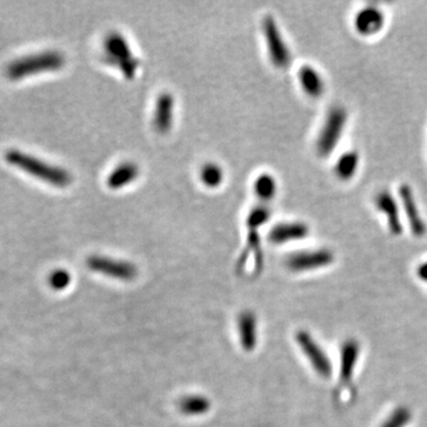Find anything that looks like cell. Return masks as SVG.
Returning a JSON list of instances; mask_svg holds the SVG:
<instances>
[{
  "mask_svg": "<svg viewBox=\"0 0 427 427\" xmlns=\"http://www.w3.org/2000/svg\"><path fill=\"white\" fill-rule=\"evenodd\" d=\"M310 233L307 223L300 221H289L273 226L268 232V241L273 245H284L289 242L300 241Z\"/></svg>",
  "mask_w": 427,
  "mask_h": 427,
  "instance_id": "cell-11",
  "label": "cell"
},
{
  "mask_svg": "<svg viewBox=\"0 0 427 427\" xmlns=\"http://www.w3.org/2000/svg\"><path fill=\"white\" fill-rule=\"evenodd\" d=\"M176 117V100L168 91H163L155 99L152 125L160 134H166L173 130Z\"/></svg>",
  "mask_w": 427,
  "mask_h": 427,
  "instance_id": "cell-10",
  "label": "cell"
},
{
  "mask_svg": "<svg viewBox=\"0 0 427 427\" xmlns=\"http://www.w3.org/2000/svg\"><path fill=\"white\" fill-rule=\"evenodd\" d=\"M106 63L119 70L126 80H134L142 68V61L135 54L130 41L119 31L109 32L104 39Z\"/></svg>",
  "mask_w": 427,
  "mask_h": 427,
  "instance_id": "cell-3",
  "label": "cell"
},
{
  "mask_svg": "<svg viewBox=\"0 0 427 427\" xmlns=\"http://www.w3.org/2000/svg\"><path fill=\"white\" fill-rule=\"evenodd\" d=\"M271 209L266 204L252 208L246 217V245L237 260V271L241 274H258L263 270V248L260 230L271 219Z\"/></svg>",
  "mask_w": 427,
  "mask_h": 427,
  "instance_id": "cell-1",
  "label": "cell"
},
{
  "mask_svg": "<svg viewBox=\"0 0 427 427\" xmlns=\"http://www.w3.org/2000/svg\"><path fill=\"white\" fill-rule=\"evenodd\" d=\"M399 194H400L404 212H405L406 217H407V221L410 222L412 233L415 234V237H421L426 232V227H425L423 217H421L420 212H419V208L417 206V202H415L413 191H412L410 186L404 184L399 190Z\"/></svg>",
  "mask_w": 427,
  "mask_h": 427,
  "instance_id": "cell-12",
  "label": "cell"
},
{
  "mask_svg": "<svg viewBox=\"0 0 427 427\" xmlns=\"http://www.w3.org/2000/svg\"><path fill=\"white\" fill-rule=\"evenodd\" d=\"M360 347L355 340H347L341 347V367L340 376L343 384H348L353 379L355 367L358 363Z\"/></svg>",
  "mask_w": 427,
  "mask_h": 427,
  "instance_id": "cell-18",
  "label": "cell"
},
{
  "mask_svg": "<svg viewBox=\"0 0 427 427\" xmlns=\"http://www.w3.org/2000/svg\"><path fill=\"white\" fill-rule=\"evenodd\" d=\"M296 340L299 348L302 349L303 354L307 356L316 373L322 377H329L331 375V363L328 355L324 353V350L317 344V342L310 336V333L300 330L297 332Z\"/></svg>",
  "mask_w": 427,
  "mask_h": 427,
  "instance_id": "cell-9",
  "label": "cell"
},
{
  "mask_svg": "<svg viewBox=\"0 0 427 427\" xmlns=\"http://www.w3.org/2000/svg\"><path fill=\"white\" fill-rule=\"evenodd\" d=\"M70 281H72V276H70V273L68 271L57 270L55 272L52 273L49 283L54 289H63L68 287Z\"/></svg>",
  "mask_w": 427,
  "mask_h": 427,
  "instance_id": "cell-24",
  "label": "cell"
},
{
  "mask_svg": "<svg viewBox=\"0 0 427 427\" xmlns=\"http://www.w3.org/2000/svg\"><path fill=\"white\" fill-rule=\"evenodd\" d=\"M384 24V13L375 8L361 10L355 18V28L360 35L373 36L382 29Z\"/></svg>",
  "mask_w": 427,
  "mask_h": 427,
  "instance_id": "cell-15",
  "label": "cell"
},
{
  "mask_svg": "<svg viewBox=\"0 0 427 427\" xmlns=\"http://www.w3.org/2000/svg\"><path fill=\"white\" fill-rule=\"evenodd\" d=\"M375 204L380 212H384L387 217L389 230L394 235L402 233V219L397 208V203L393 195L388 191H381L375 197Z\"/></svg>",
  "mask_w": 427,
  "mask_h": 427,
  "instance_id": "cell-14",
  "label": "cell"
},
{
  "mask_svg": "<svg viewBox=\"0 0 427 427\" xmlns=\"http://www.w3.org/2000/svg\"><path fill=\"white\" fill-rule=\"evenodd\" d=\"M140 176V168L137 163L125 160L120 164L113 168L108 175L107 186L112 190L125 189L127 186H132L134 182Z\"/></svg>",
  "mask_w": 427,
  "mask_h": 427,
  "instance_id": "cell-13",
  "label": "cell"
},
{
  "mask_svg": "<svg viewBox=\"0 0 427 427\" xmlns=\"http://www.w3.org/2000/svg\"><path fill=\"white\" fill-rule=\"evenodd\" d=\"M298 80L303 91L310 98L318 99L325 91V83L320 72L315 67L304 65L298 70Z\"/></svg>",
  "mask_w": 427,
  "mask_h": 427,
  "instance_id": "cell-16",
  "label": "cell"
},
{
  "mask_svg": "<svg viewBox=\"0 0 427 427\" xmlns=\"http://www.w3.org/2000/svg\"><path fill=\"white\" fill-rule=\"evenodd\" d=\"M199 179L208 189H217L225 182V170L217 163H206L199 171Z\"/></svg>",
  "mask_w": 427,
  "mask_h": 427,
  "instance_id": "cell-21",
  "label": "cell"
},
{
  "mask_svg": "<svg viewBox=\"0 0 427 427\" xmlns=\"http://www.w3.org/2000/svg\"><path fill=\"white\" fill-rule=\"evenodd\" d=\"M410 418H412L410 410L407 407L400 406L393 410L381 427H406V425L410 423Z\"/></svg>",
  "mask_w": 427,
  "mask_h": 427,
  "instance_id": "cell-23",
  "label": "cell"
},
{
  "mask_svg": "<svg viewBox=\"0 0 427 427\" xmlns=\"http://www.w3.org/2000/svg\"><path fill=\"white\" fill-rule=\"evenodd\" d=\"M5 160L9 164L21 168L24 173L34 177L42 179L47 184L57 188H67L73 183L72 173L65 168L44 163L43 160L34 155H26L18 150H9L5 155Z\"/></svg>",
  "mask_w": 427,
  "mask_h": 427,
  "instance_id": "cell-2",
  "label": "cell"
},
{
  "mask_svg": "<svg viewBox=\"0 0 427 427\" xmlns=\"http://www.w3.org/2000/svg\"><path fill=\"white\" fill-rule=\"evenodd\" d=\"M358 160L360 157L355 151L345 152L344 155H342L337 160L335 166V171L338 178L348 181L350 178L354 177L358 168Z\"/></svg>",
  "mask_w": 427,
  "mask_h": 427,
  "instance_id": "cell-22",
  "label": "cell"
},
{
  "mask_svg": "<svg viewBox=\"0 0 427 427\" xmlns=\"http://www.w3.org/2000/svg\"><path fill=\"white\" fill-rule=\"evenodd\" d=\"M88 268L93 272L112 278L116 281H133L138 276V268L126 260L112 259L102 255H93L87 260Z\"/></svg>",
  "mask_w": 427,
  "mask_h": 427,
  "instance_id": "cell-7",
  "label": "cell"
},
{
  "mask_svg": "<svg viewBox=\"0 0 427 427\" xmlns=\"http://www.w3.org/2000/svg\"><path fill=\"white\" fill-rule=\"evenodd\" d=\"M65 65V55L62 52L49 50L13 61L6 68V75L16 81L35 74L56 72L62 69Z\"/></svg>",
  "mask_w": 427,
  "mask_h": 427,
  "instance_id": "cell-4",
  "label": "cell"
},
{
  "mask_svg": "<svg viewBox=\"0 0 427 427\" xmlns=\"http://www.w3.org/2000/svg\"><path fill=\"white\" fill-rule=\"evenodd\" d=\"M418 276H420L423 281H427V263H424L423 265L419 266Z\"/></svg>",
  "mask_w": 427,
  "mask_h": 427,
  "instance_id": "cell-25",
  "label": "cell"
},
{
  "mask_svg": "<svg viewBox=\"0 0 427 427\" xmlns=\"http://www.w3.org/2000/svg\"><path fill=\"white\" fill-rule=\"evenodd\" d=\"M347 124V112L341 107L332 108L324 121L317 139V152L320 157H328L338 145Z\"/></svg>",
  "mask_w": 427,
  "mask_h": 427,
  "instance_id": "cell-6",
  "label": "cell"
},
{
  "mask_svg": "<svg viewBox=\"0 0 427 427\" xmlns=\"http://www.w3.org/2000/svg\"><path fill=\"white\" fill-rule=\"evenodd\" d=\"M253 193L263 204L272 201L278 193V182L272 173H260L253 182Z\"/></svg>",
  "mask_w": 427,
  "mask_h": 427,
  "instance_id": "cell-19",
  "label": "cell"
},
{
  "mask_svg": "<svg viewBox=\"0 0 427 427\" xmlns=\"http://www.w3.org/2000/svg\"><path fill=\"white\" fill-rule=\"evenodd\" d=\"M331 263H333L331 250L324 248L294 253L286 260V266L294 272H307L327 267Z\"/></svg>",
  "mask_w": 427,
  "mask_h": 427,
  "instance_id": "cell-8",
  "label": "cell"
},
{
  "mask_svg": "<svg viewBox=\"0 0 427 427\" xmlns=\"http://www.w3.org/2000/svg\"><path fill=\"white\" fill-rule=\"evenodd\" d=\"M178 410L181 413L188 417H196V415H206L210 410L212 402L208 397L203 395H186L182 397L177 404Z\"/></svg>",
  "mask_w": 427,
  "mask_h": 427,
  "instance_id": "cell-20",
  "label": "cell"
},
{
  "mask_svg": "<svg viewBox=\"0 0 427 427\" xmlns=\"http://www.w3.org/2000/svg\"><path fill=\"white\" fill-rule=\"evenodd\" d=\"M237 328L242 348L250 353L258 343V324L254 314L252 311H242L237 320Z\"/></svg>",
  "mask_w": 427,
  "mask_h": 427,
  "instance_id": "cell-17",
  "label": "cell"
},
{
  "mask_svg": "<svg viewBox=\"0 0 427 427\" xmlns=\"http://www.w3.org/2000/svg\"><path fill=\"white\" fill-rule=\"evenodd\" d=\"M263 39L267 49L268 58L276 68L286 69L289 68L292 61V54L289 44L286 43L281 28L276 23V18L267 14L263 19L261 24Z\"/></svg>",
  "mask_w": 427,
  "mask_h": 427,
  "instance_id": "cell-5",
  "label": "cell"
}]
</instances>
